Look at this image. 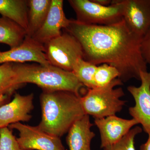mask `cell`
I'll return each instance as SVG.
<instances>
[{
    "mask_svg": "<svg viewBox=\"0 0 150 150\" xmlns=\"http://www.w3.org/2000/svg\"><path fill=\"white\" fill-rule=\"evenodd\" d=\"M65 31L74 35L82 47L84 60L97 66L115 67L123 83L140 81V72L147 71L142 56V38L135 35L122 21L110 25L82 24L71 19Z\"/></svg>",
    "mask_w": 150,
    "mask_h": 150,
    "instance_id": "6da1fadb",
    "label": "cell"
},
{
    "mask_svg": "<svg viewBox=\"0 0 150 150\" xmlns=\"http://www.w3.org/2000/svg\"><path fill=\"white\" fill-rule=\"evenodd\" d=\"M42 91L40 96L42 117L38 127L61 138L86 115L81 104V96L72 92Z\"/></svg>",
    "mask_w": 150,
    "mask_h": 150,
    "instance_id": "7a4b0ae2",
    "label": "cell"
},
{
    "mask_svg": "<svg viewBox=\"0 0 150 150\" xmlns=\"http://www.w3.org/2000/svg\"><path fill=\"white\" fill-rule=\"evenodd\" d=\"M15 69L17 83L19 85L35 84L42 90L72 92L81 96L87 90L73 72L51 65L15 63Z\"/></svg>",
    "mask_w": 150,
    "mask_h": 150,
    "instance_id": "3957f363",
    "label": "cell"
},
{
    "mask_svg": "<svg viewBox=\"0 0 150 150\" xmlns=\"http://www.w3.org/2000/svg\"><path fill=\"white\" fill-rule=\"evenodd\" d=\"M123 83L118 78L108 85L101 88L87 89L81 97V103L86 115L94 119L116 115L123 109L126 101L121 99L125 95L121 87Z\"/></svg>",
    "mask_w": 150,
    "mask_h": 150,
    "instance_id": "277c9868",
    "label": "cell"
},
{
    "mask_svg": "<svg viewBox=\"0 0 150 150\" xmlns=\"http://www.w3.org/2000/svg\"><path fill=\"white\" fill-rule=\"evenodd\" d=\"M76 13V21L82 24L107 25L123 19V5L121 0H112L109 6H103L93 0H69Z\"/></svg>",
    "mask_w": 150,
    "mask_h": 150,
    "instance_id": "5b68a950",
    "label": "cell"
},
{
    "mask_svg": "<svg viewBox=\"0 0 150 150\" xmlns=\"http://www.w3.org/2000/svg\"><path fill=\"white\" fill-rule=\"evenodd\" d=\"M44 47L50 65L65 71L72 72L78 60L83 59L81 43L74 35L65 30L45 44Z\"/></svg>",
    "mask_w": 150,
    "mask_h": 150,
    "instance_id": "8992f818",
    "label": "cell"
},
{
    "mask_svg": "<svg viewBox=\"0 0 150 150\" xmlns=\"http://www.w3.org/2000/svg\"><path fill=\"white\" fill-rule=\"evenodd\" d=\"M8 127L18 131L16 139L22 150H65L60 138L41 131L37 126L18 122Z\"/></svg>",
    "mask_w": 150,
    "mask_h": 150,
    "instance_id": "52a82bcc",
    "label": "cell"
},
{
    "mask_svg": "<svg viewBox=\"0 0 150 150\" xmlns=\"http://www.w3.org/2000/svg\"><path fill=\"white\" fill-rule=\"evenodd\" d=\"M140 75L141 85L127 88L135 102L134 106L129 108V112L142 125L145 132L150 135V71H141Z\"/></svg>",
    "mask_w": 150,
    "mask_h": 150,
    "instance_id": "ba28073f",
    "label": "cell"
},
{
    "mask_svg": "<svg viewBox=\"0 0 150 150\" xmlns=\"http://www.w3.org/2000/svg\"><path fill=\"white\" fill-rule=\"evenodd\" d=\"M123 19L129 30L141 38L150 29V0H121Z\"/></svg>",
    "mask_w": 150,
    "mask_h": 150,
    "instance_id": "9c48e42d",
    "label": "cell"
},
{
    "mask_svg": "<svg viewBox=\"0 0 150 150\" xmlns=\"http://www.w3.org/2000/svg\"><path fill=\"white\" fill-rule=\"evenodd\" d=\"M44 45L38 43L32 37L26 35L23 43L9 51H0V64L6 63L23 64L26 62H34L48 66Z\"/></svg>",
    "mask_w": 150,
    "mask_h": 150,
    "instance_id": "30bf717a",
    "label": "cell"
},
{
    "mask_svg": "<svg viewBox=\"0 0 150 150\" xmlns=\"http://www.w3.org/2000/svg\"><path fill=\"white\" fill-rule=\"evenodd\" d=\"M71 19L67 18L64 10V1L52 0L50 10L41 27L32 36L38 43L45 45L61 35L63 30L69 25Z\"/></svg>",
    "mask_w": 150,
    "mask_h": 150,
    "instance_id": "8fae6325",
    "label": "cell"
},
{
    "mask_svg": "<svg viewBox=\"0 0 150 150\" xmlns=\"http://www.w3.org/2000/svg\"><path fill=\"white\" fill-rule=\"evenodd\" d=\"M94 123L100 134L101 149L119 142L134 126L139 124L134 118L124 119L116 115L95 119Z\"/></svg>",
    "mask_w": 150,
    "mask_h": 150,
    "instance_id": "7c38bea8",
    "label": "cell"
},
{
    "mask_svg": "<svg viewBox=\"0 0 150 150\" xmlns=\"http://www.w3.org/2000/svg\"><path fill=\"white\" fill-rule=\"evenodd\" d=\"M33 93L23 96L16 93L13 100L0 107V129L20 121L27 122L32 118L30 113L34 108Z\"/></svg>",
    "mask_w": 150,
    "mask_h": 150,
    "instance_id": "4fadbf2b",
    "label": "cell"
},
{
    "mask_svg": "<svg viewBox=\"0 0 150 150\" xmlns=\"http://www.w3.org/2000/svg\"><path fill=\"white\" fill-rule=\"evenodd\" d=\"M93 124L90 116L85 115L72 125L68 132L66 142L69 150H91L92 140L95 134L91 130Z\"/></svg>",
    "mask_w": 150,
    "mask_h": 150,
    "instance_id": "5bb4252c",
    "label": "cell"
},
{
    "mask_svg": "<svg viewBox=\"0 0 150 150\" xmlns=\"http://www.w3.org/2000/svg\"><path fill=\"white\" fill-rule=\"evenodd\" d=\"M28 1L0 0V14L15 22L26 31L28 28Z\"/></svg>",
    "mask_w": 150,
    "mask_h": 150,
    "instance_id": "9a60e30c",
    "label": "cell"
},
{
    "mask_svg": "<svg viewBox=\"0 0 150 150\" xmlns=\"http://www.w3.org/2000/svg\"><path fill=\"white\" fill-rule=\"evenodd\" d=\"M52 0H28L27 35L32 37L42 26L48 16Z\"/></svg>",
    "mask_w": 150,
    "mask_h": 150,
    "instance_id": "2e32d148",
    "label": "cell"
},
{
    "mask_svg": "<svg viewBox=\"0 0 150 150\" xmlns=\"http://www.w3.org/2000/svg\"><path fill=\"white\" fill-rule=\"evenodd\" d=\"M26 35V30L15 22L5 17L0 18V43L15 48L23 43Z\"/></svg>",
    "mask_w": 150,
    "mask_h": 150,
    "instance_id": "e0dca14e",
    "label": "cell"
},
{
    "mask_svg": "<svg viewBox=\"0 0 150 150\" xmlns=\"http://www.w3.org/2000/svg\"><path fill=\"white\" fill-rule=\"evenodd\" d=\"M23 86L17 83L14 63H6L0 65V96L13 95Z\"/></svg>",
    "mask_w": 150,
    "mask_h": 150,
    "instance_id": "ac0fdd59",
    "label": "cell"
},
{
    "mask_svg": "<svg viewBox=\"0 0 150 150\" xmlns=\"http://www.w3.org/2000/svg\"><path fill=\"white\" fill-rule=\"evenodd\" d=\"M97 67V66L81 59L76 63L72 72L87 88H95L94 76Z\"/></svg>",
    "mask_w": 150,
    "mask_h": 150,
    "instance_id": "d6986e66",
    "label": "cell"
},
{
    "mask_svg": "<svg viewBox=\"0 0 150 150\" xmlns=\"http://www.w3.org/2000/svg\"><path fill=\"white\" fill-rule=\"evenodd\" d=\"M119 76V72L115 67L106 64L97 66L94 76L96 88L105 86Z\"/></svg>",
    "mask_w": 150,
    "mask_h": 150,
    "instance_id": "ffe728a7",
    "label": "cell"
},
{
    "mask_svg": "<svg viewBox=\"0 0 150 150\" xmlns=\"http://www.w3.org/2000/svg\"><path fill=\"white\" fill-rule=\"evenodd\" d=\"M142 129L139 126H135L129 131L126 136L114 144L103 148V150H136L135 138L142 133Z\"/></svg>",
    "mask_w": 150,
    "mask_h": 150,
    "instance_id": "44dd1931",
    "label": "cell"
},
{
    "mask_svg": "<svg viewBox=\"0 0 150 150\" xmlns=\"http://www.w3.org/2000/svg\"><path fill=\"white\" fill-rule=\"evenodd\" d=\"M0 150H22L16 138L8 127L0 129Z\"/></svg>",
    "mask_w": 150,
    "mask_h": 150,
    "instance_id": "7402d4cb",
    "label": "cell"
},
{
    "mask_svg": "<svg viewBox=\"0 0 150 150\" xmlns=\"http://www.w3.org/2000/svg\"><path fill=\"white\" fill-rule=\"evenodd\" d=\"M141 51L145 62L150 65V29L142 38Z\"/></svg>",
    "mask_w": 150,
    "mask_h": 150,
    "instance_id": "603a6c76",
    "label": "cell"
},
{
    "mask_svg": "<svg viewBox=\"0 0 150 150\" xmlns=\"http://www.w3.org/2000/svg\"><path fill=\"white\" fill-rule=\"evenodd\" d=\"M12 95L6 94L0 96V107L9 102Z\"/></svg>",
    "mask_w": 150,
    "mask_h": 150,
    "instance_id": "cb8c5ba5",
    "label": "cell"
},
{
    "mask_svg": "<svg viewBox=\"0 0 150 150\" xmlns=\"http://www.w3.org/2000/svg\"><path fill=\"white\" fill-rule=\"evenodd\" d=\"M93 2L100 5L109 6L112 4L111 0H93Z\"/></svg>",
    "mask_w": 150,
    "mask_h": 150,
    "instance_id": "d4e9b609",
    "label": "cell"
},
{
    "mask_svg": "<svg viewBox=\"0 0 150 150\" xmlns=\"http://www.w3.org/2000/svg\"><path fill=\"white\" fill-rule=\"evenodd\" d=\"M149 135L146 142L140 146V150H150V135Z\"/></svg>",
    "mask_w": 150,
    "mask_h": 150,
    "instance_id": "484cf974",
    "label": "cell"
}]
</instances>
